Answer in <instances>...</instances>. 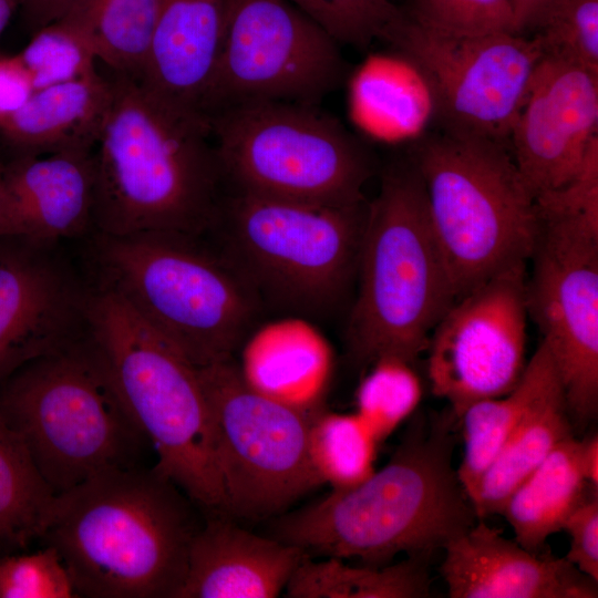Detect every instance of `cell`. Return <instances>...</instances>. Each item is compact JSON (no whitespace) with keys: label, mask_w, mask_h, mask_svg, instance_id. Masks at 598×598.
<instances>
[{"label":"cell","mask_w":598,"mask_h":598,"mask_svg":"<svg viewBox=\"0 0 598 598\" xmlns=\"http://www.w3.org/2000/svg\"><path fill=\"white\" fill-rule=\"evenodd\" d=\"M111 76V102L92 151L93 233L206 236L226 192L207 121L135 79Z\"/></svg>","instance_id":"6da1fadb"},{"label":"cell","mask_w":598,"mask_h":598,"mask_svg":"<svg viewBox=\"0 0 598 598\" xmlns=\"http://www.w3.org/2000/svg\"><path fill=\"white\" fill-rule=\"evenodd\" d=\"M184 495L155 468L107 471L55 495L39 540L78 597L176 598L199 528Z\"/></svg>","instance_id":"7a4b0ae2"},{"label":"cell","mask_w":598,"mask_h":598,"mask_svg":"<svg viewBox=\"0 0 598 598\" xmlns=\"http://www.w3.org/2000/svg\"><path fill=\"white\" fill-rule=\"evenodd\" d=\"M451 417L410 432L389 462L359 484L275 520L271 536L309 556L370 566L396 555L429 556L476 517L452 466Z\"/></svg>","instance_id":"3957f363"},{"label":"cell","mask_w":598,"mask_h":598,"mask_svg":"<svg viewBox=\"0 0 598 598\" xmlns=\"http://www.w3.org/2000/svg\"><path fill=\"white\" fill-rule=\"evenodd\" d=\"M84 262L196 368L234 359L264 312L245 278L205 236L93 233Z\"/></svg>","instance_id":"277c9868"},{"label":"cell","mask_w":598,"mask_h":598,"mask_svg":"<svg viewBox=\"0 0 598 598\" xmlns=\"http://www.w3.org/2000/svg\"><path fill=\"white\" fill-rule=\"evenodd\" d=\"M81 344L153 445L154 468L194 504L225 514L209 408L197 368L96 282Z\"/></svg>","instance_id":"5b68a950"},{"label":"cell","mask_w":598,"mask_h":598,"mask_svg":"<svg viewBox=\"0 0 598 598\" xmlns=\"http://www.w3.org/2000/svg\"><path fill=\"white\" fill-rule=\"evenodd\" d=\"M357 274L346 330L350 360L361 368L384 357L414 363L456 298L413 162L389 167L368 204Z\"/></svg>","instance_id":"8992f818"},{"label":"cell","mask_w":598,"mask_h":598,"mask_svg":"<svg viewBox=\"0 0 598 598\" xmlns=\"http://www.w3.org/2000/svg\"><path fill=\"white\" fill-rule=\"evenodd\" d=\"M431 228L456 301L532 258L535 197L504 143L444 132L414 151Z\"/></svg>","instance_id":"52a82bcc"},{"label":"cell","mask_w":598,"mask_h":598,"mask_svg":"<svg viewBox=\"0 0 598 598\" xmlns=\"http://www.w3.org/2000/svg\"><path fill=\"white\" fill-rule=\"evenodd\" d=\"M368 204L322 206L227 190L206 236L264 308L327 317L357 274Z\"/></svg>","instance_id":"ba28073f"},{"label":"cell","mask_w":598,"mask_h":598,"mask_svg":"<svg viewBox=\"0 0 598 598\" xmlns=\"http://www.w3.org/2000/svg\"><path fill=\"white\" fill-rule=\"evenodd\" d=\"M227 190L322 206L365 203V144L319 104L255 101L206 117Z\"/></svg>","instance_id":"9c48e42d"},{"label":"cell","mask_w":598,"mask_h":598,"mask_svg":"<svg viewBox=\"0 0 598 598\" xmlns=\"http://www.w3.org/2000/svg\"><path fill=\"white\" fill-rule=\"evenodd\" d=\"M0 414L54 495L97 474L137 465L146 440L81 341L10 375Z\"/></svg>","instance_id":"30bf717a"},{"label":"cell","mask_w":598,"mask_h":598,"mask_svg":"<svg viewBox=\"0 0 598 598\" xmlns=\"http://www.w3.org/2000/svg\"><path fill=\"white\" fill-rule=\"evenodd\" d=\"M197 370L209 408L224 515L251 520L280 515L323 485L309 448L318 413L257 391L234 359Z\"/></svg>","instance_id":"8fae6325"},{"label":"cell","mask_w":598,"mask_h":598,"mask_svg":"<svg viewBox=\"0 0 598 598\" xmlns=\"http://www.w3.org/2000/svg\"><path fill=\"white\" fill-rule=\"evenodd\" d=\"M348 75L340 44L287 0H226L218 58L199 103L206 120L245 102L320 104Z\"/></svg>","instance_id":"7c38bea8"},{"label":"cell","mask_w":598,"mask_h":598,"mask_svg":"<svg viewBox=\"0 0 598 598\" xmlns=\"http://www.w3.org/2000/svg\"><path fill=\"white\" fill-rule=\"evenodd\" d=\"M381 39L420 73L444 132L503 143L509 137L544 55L535 37L453 35L403 12Z\"/></svg>","instance_id":"4fadbf2b"},{"label":"cell","mask_w":598,"mask_h":598,"mask_svg":"<svg viewBox=\"0 0 598 598\" xmlns=\"http://www.w3.org/2000/svg\"><path fill=\"white\" fill-rule=\"evenodd\" d=\"M525 266L489 279L455 301L430 337L431 389L448 402L455 419L477 401L508 393L524 372Z\"/></svg>","instance_id":"5bb4252c"},{"label":"cell","mask_w":598,"mask_h":598,"mask_svg":"<svg viewBox=\"0 0 598 598\" xmlns=\"http://www.w3.org/2000/svg\"><path fill=\"white\" fill-rule=\"evenodd\" d=\"M527 312L543 334L570 417L598 411V238L538 224Z\"/></svg>","instance_id":"9a60e30c"},{"label":"cell","mask_w":598,"mask_h":598,"mask_svg":"<svg viewBox=\"0 0 598 598\" xmlns=\"http://www.w3.org/2000/svg\"><path fill=\"white\" fill-rule=\"evenodd\" d=\"M64 244L0 238V381L83 338L93 280Z\"/></svg>","instance_id":"2e32d148"},{"label":"cell","mask_w":598,"mask_h":598,"mask_svg":"<svg viewBox=\"0 0 598 598\" xmlns=\"http://www.w3.org/2000/svg\"><path fill=\"white\" fill-rule=\"evenodd\" d=\"M598 73L544 54L509 137L534 197L570 181L598 138Z\"/></svg>","instance_id":"e0dca14e"},{"label":"cell","mask_w":598,"mask_h":598,"mask_svg":"<svg viewBox=\"0 0 598 598\" xmlns=\"http://www.w3.org/2000/svg\"><path fill=\"white\" fill-rule=\"evenodd\" d=\"M443 549L452 598H596L597 584L565 557L539 556L480 522Z\"/></svg>","instance_id":"ac0fdd59"},{"label":"cell","mask_w":598,"mask_h":598,"mask_svg":"<svg viewBox=\"0 0 598 598\" xmlns=\"http://www.w3.org/2000/svg\"><path fill=\"white\" fill-rule=\"evenodd\" d=\"M93 150L12 156L1 164L10 235L47 243L93 233Z\"/></svg>","instance_id":"d6986e66"},{"label":"cell","mask_w":598,"mask_h":598,"mask_svg":"<svg viewBox=\"0 0 598 598\" xmlns=\"http://www.w3.org/2000/svg\"><path fill=\"white\" fill-rule=\"evenodd\" d=\"M195 533L176 598H275L309 555L272 536H260L224 514Z\"/></svg>","instance_id":"ffe728a7"},{"label":"cell","mask_w":598,"mask_h":598,"mask_svg":"<svg viewBox=\"0 0 598 598\" xmlns=\"http://www.w3.org/2000/svg\"><path fill=\"white\" fill-rule=\"evenodd\" d=\"M225 8L226 0H162L140 83L199 114L221 44Z\"/></svg>","instance_id":"44dd1931"},{"label":"cell","mask_w":598,"mask_h":598,"mask_svg":"<svg viewBox=\"0 0 598 598\" xmlns=\"http://www.w3.org/2000/svg\"><path fill=\"white\" fill-rule=\"evenodd\" d=\"M112 97V76L96 69L35 90L0 118V141L12 156L93 150Z\"/></svg>","instance_id":"7402d4cb"},{"label":"cell","mask_w":598,"mask_h":598,"mask_svg":"<svg viewBox=\"0 0 598 598\" xmlns=\"http://www.w3.org/2000/svg\"><path fill=\"white\" fill-rule=\"evenodd\" d=\"M330 364V352L315 333L308 328L283 324L247 344L243 365L238 367L257 391L317 414L324 410L321 396Z\"/></svg>","instance_id":"603a6c76"},{"label":"cell","mask_w":598,"mask_h":598,"mask_svg":"<svg viewBox=\"0 0 598 598\" xmlns=\"http://www.w3.org/2000/svg\"><path fill=\"white\" fill-rule=\"evenodd\" d=\"M558 386L561 383L555 364L540 342L508 393L477 401L461 414L457 420L463 426L464 456L456 472L468 498L522 421Z\"/></svg>","instance_id":"cb8c5ba5"},{"label":"cell","mask_w":598,"mask_h":598,"mask_svg":"<svg viewBox=\"0 0 598 598\" xmlns=\"http://www.w3.org/2000/svg\"><path fill=\"white\" fill-rule=\"evenodd\" d=\"M579 443L573 435L561 441L509 494L499 512L512 526L515 540L533 553L563 530L567 517L587 496Z\"/></svg>","instance_id":"d4e9b609"},{"label":"cell","mask_w":598,"mask_h":598,"mask_svg":"<svg viewBox=\"0 0 598 598\" xmlns=\"http://www.w3.org/2000/svg\"><path fill=\"white\" fill-rule=\"evenodd\" d=\"M568 436L570 415L558 386L522 421L471 493L476 517L499 514L509 494Z\"/></svg>","instance_id":"484cf974"},{"label":"cell","mask_w":598,"mask_h":598,"mask_svg":"<svg viewBox=\"0 0 598 598\" xmlns=\"http://www.w3.org/2000/svg\"><path fill=\"white\" fill-rule=\"evenodd\" d=\"M162 0H82L60 21L113 74L140 80Z\"/></svg>","instance_id":"4316f807"},{"label":"cell","mask_w":598,"mask_h":598,"mask_svg":"<svg viewBox=\"0 0 598 598\" xmlns=\"http://www.w3.org/2000/svg\"><path fill=\"white\" fill-rule=\"evenodd\" d=\"M427 556H409L398 564L354 567L343 559L306 557L290 577L291 598H419L429 594Z\"/></svg>","instance_id":"83f0119b"},{"label":"cell","mask_w":598,"mask_h":598,"mask_svg":"<svg viewBox=\"0 0 598 598\" xmlns=\"http://www.w3.org/2000/svg\"><path fill=\"white\" fill-rule=\"evenodd\" d=\"M55 495L23 442L0 414V554L40 538Z\"/></svg>","instance_id":"f1b7e54d"},{"label":"cell","mask_w":598,"mask_h":598,"mask_svg":"<svg viewBox=\"0 0 598 598\" xmlns=\"http://www.w3.org/2000/svg\"><path fill=\"white\" fill-rule=\"evenodd\" d=\"M378 444L357 413L322 410L311 422V461L322 483L332 489L350 488L370 476L375 470Z\"/></svg>","instance_id":"f546056e"},{"label":"cell","mask_w":598,"mask_h":598,"mask_svg":"<svg viewBox=\"0 0 598 598\" xmlns=\"http://www.w3.org/2000/svg\"><path fill=\"white\" fill-rule=\"evenodd\" d=\"M413 363L395 357L370 364L357 393V414L380 443L417 408L422 384Z\"/></svg>","instance_id":"4dcf8cb0"},{"label":"cell","mask_w":598,"mask_h":598,"mask_svg":"<svg viewBox=\"0 0 598 598\" xmlns=\"http://www.w3.org/2000/svg\"><path fill=\"white\" fill-rule=\"evenodd\" d=\"M18 55L34 90L80 78L96 69V59L86 42L60 21L33 33Z\"/></svg>","instance_id":"1f68e13d"},{"label":"cell","mask_w":598,"mask_h":598,"mask_svg":"<svg viewBox=\"0 0 598 598\" xmlns=\"http://www.w3.org/2000/svg\"><path fill=\"white\" fill-rule=\"evenodd\" d=\"M340 45L367 49L402 12L391 0H287Z\"/></svg>","instance_id":"d6a6232c"},{"label":"cell","mask_w":598,"mask_h":598,"mask_svg":"<svg viewBox=\"0 0 598 598\" xmlns=\"http://www.w3.org/2000/svg\"><path fill=\"white\" fill-rule=\"evenodd\" d=\"M535 31L544 54L598 73V0H559Z\"/></svg>","instance_id":"836d02e7"},{"label":"cell","mask_w":598,"mask_h":598,"mask_svg":"<svg viewBox=\"0 0 598 598\" xmlns=\"http://www.w3.org/2000/svg\"><path fill=\"white\" fill-rule=\"evenodd\" d=\"M411 17L437 31L460 37L518 34L511 0H414Z\"/></svg>","instance_id":"e575fe53"},{"label":"cell","mask_w":598,"mask_h":598,"mask_svg":"<svg viewBox=\"0 0 598 598\" xmlns=\"http://www.w3.org/2000/svg\"><path fill=\"white\" fill-rule=\"evenodd\" d=\"M78 597L56 550L43 546L33 553L7 554L0 558V598Z\"/></svg>","instance_id":"d590c367"},{"label":"cell","mask_w":598,"mask_h":598,"mask_svg":"<svg viewBox=\"0 0 598 598\" xmlns=\"http://www.w3.org/2000/svg\"><path fill=\"white\" fill-rule=\"evenodd\" d=\"M570 537L566 559L580 573L598 582V497L586 496L564 523Z\"/></svg>","instance_id":"8d00e7d4"},{"label":"cell","mask_w":598,"mask_h":598,"mask_svg":"<svg viewBox=\"0 0 598 598\" xmlns=\"http://www.w3.org/2000/svg\"><path fill=\"white\" fill-rule=\"evenodd\" d=\"M34 91L19 55H0V118L18 110Z\"/></svg>","instance_id":"74e56055"},{"label":"cell","mask_w":598,"mask_h":598,"mask_svg":"<svg viewBox=\"0 0 598 598\" xmlns=\"http://www.w3.org/2000/svg\"><path fill=\"white\" fill-rule=\"evenodd\" d=\"M82 0H20L22 22L31 34L58 21Z\"/></svg>","instance_id":"f35d334b"},{"label":"cell","mask_w":598,"mask_h":598,"mask_svg":"<svg viewBox=\"0 0 598 598\" xmlns=\"http://www.w3.org/2000/svg\"><path fill=\"white\" fill-rule=\"evenodd\" d=\"M559 0H511L516 30L523 34L536 30Z\"/></svg>","instance_id":"ab89813d"},{"label":"cell","mask_w":598,"mask_h":598,"mask_svg":"<svg viewBox=\"0 0 598 598\" xmlns=\"http://www.w3.org/2000/svg\"><path fill=\"white\" fill-rule=\"evenodd\" d=\"M579 464L585 482L598 488V437L594 435L579 443Z\"/></svg>","instance_id":"60d3db41"},{"label":"cell","mask_w":598,"mask_h":598,"mask_svg":"<svg viewBox=\"0 0 598 598\" xmlns=\"http://www.w3.org/2000/svg\"><path fill=\"white\" fill-rule=\"evenodd\" d=\"M10 235V206L0 164V238Z\"/></svg>","instance_id":"b9f144b4"},{"label":"cell","mask_w":598,"mask_h":598,"mask_svg":"<svg viewBox=\"0 0 598 598\" xmlns=\"http://www.w3.org/2000/svg\"><path fill=\"white\" fill-rule=\"evenodd\" d=\"M20 0H0V34L6 29L12 14L19 8Z\"/></svg>","instance_id":"7bdbcfd3"}]
</instances>
